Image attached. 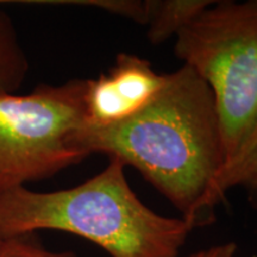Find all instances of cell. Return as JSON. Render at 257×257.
<instances>
[{"label":"cell","mask_w":257,"mask_h":257,"mask_svg":"<svg viewBox=\"0 0 257 257\" xmlns=\"http://www.w3.org/2000/svg\"><path fill=\"white\" fill-rule=\"evenodd\" d=\"M4 240H5V238H4V237H3L2 232H0V246H2V244L4 243Z\"/></svg>","instance_id":"obj_12"},{"label":"cell","mask_w":257,"mask_h":257,"mask_svg":"<svg viewBox=\"0 0 257 257\" xmlns=\"http://www.w3.org/2000/svg\"><path fill=\"white\" fill-rule=\"evenodd\" d=\"M0 257H79L73 251H50L40 243L35 233L9 237L0 246Z\"/></svg>","instance_id":"obj_9"},{"label":"cell","mask_w":257,"mask_h":257,"mask_svg":"<svg viewBox=\"0 0 257 257\" xmlns=\"http://www.w3.org/2000/svg\"><path fill=\"white\" fill-rule=\"evenodd\" d=\"M233 187L245 188L257 202V138L238 157L221 168L208 195L211 208L214 210Z\"/></svg>","instance_id":"obj_8"},{"label":"cell","mask_w":257,"mask_h":257,"mask_svg":"<svg viewBox=\"0 0 257 257\" xmlns=\"http://www.w3.org/2000/svg\"><path fill=\"white\" fill-rule=\"evenodd\" d=\"M87 80L0 93V195L49 179L88 155L78 144Z\"/></svg>","instance_id":"obj_4"},{"label":"cell","mask_w":257,"mask_h":257,"mask_svg":"<svg viewBox=\"0 0 257 257\" xmlns=\"http://www.w3.org/2000/svg\"><path fill=\"white\" fill-rule=\"evenodd\" d=\"M79 4L94 5L115 15L133 19L138 24L147 25L146 2H135V0H102V2H82Z\"/></svg>","instance_id":"obj_10"},{"label":"cell","mask_w":257,"mask_h":257,"mask_svg":"<svg viewBox=\"0 0 257 257\" xmlns=\"http://www.w3.org/2000/svg\"><path fill=\"white\" fill-rule=\"evenodd\" d=\"M29 73V60L14 21L0 9V93H16Z\"/></svg>","instance_id":"obj_7"},{"label":"cell","mask_w":257,"mask_h":257,"mask_svg":"<svg viewBox=\"0 0 257 257\" xmlns=\"http://www.w3.org/2000/svg\"><path fill=\"white\" fill-rule=\"evenodd\" d=\"M213 4L210 0H146L148 38L160 44Z\"/></svg>","instance_id":"obj_6"},{"label":"cell","mask_w":257,"mask_h":257,"mask_svg":"<svg viewBox=\"0 0 257 257\" xmlns=\"http://www.w3.org/2000/svg\"><path fill=\"white\" fill-rule=\"evenodd\" d=\"M237 251V245L234 243L218 244L211 248L200 250V251L192 253L187 257H234Z\"/></svg>","instance_id":"obj_11"},{"label":"cell","mask_w":257,"mask_h":257,"mask_svg":"<svg viewBox=\"0 0 257 257\" xmlns=\"http://www.w3.org/2000/svg\"><path fill=\"white\" fill-rule=\"evenodd\" d=\"M174 51L213 93L227 165L257 138V0L208 6L178 32Z\"/></svg>","instance_id":"obj_3"},{"label":"cell","mask_w":257,"mask_h":257,"mask_svg":"<svg viewBox=\"0 0 257 257\" xmlns=\"http://www.w3.org/2000/svg\"><path fill=\"white\" fill-rule=\"evenodd\" d=\"M117 159L69 189L34 192L21 187L0 195L4 238L56 230L96 244L111 257H178L193 227L157 214L138 199Z\"/></svg>","instance_id":"obj_2"},{"label":"cell","mask_w":257,"mask_h":257,"mask_svg":"<svg viewBox=\"0 0 257 257\" xmlns=\"http://www.w3.org/2000/svg\"><path fill=\"white\" fill-rule=\"evenodd\" d=\"M165 82L166 74H157L149 61L119 54L107 73L87 80V124L112 126L131 119L156 98Z\"/></svg>","instance_id":"obj_5"},{"label":"cell","mask_w":257,"mask_h":257,"mask_svg":"<svg viewBox=\"0 0 257 257\" xmlns=\"http://www.w3.org/2000/svg\"><path fill=\"white\" fill-rule=\"evenodd\" d=\"M78 144L136 168L193 229L213 221L208 195L225 163L219 118L211 88L186 64L166 74L142 112L112 126L86 123Z\"/></svg>","instance_id":"obj_1"}]
</instances>
